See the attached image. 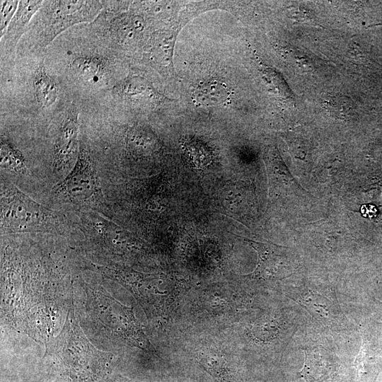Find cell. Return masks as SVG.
<instances>
[{"mask_svg":"<svg viewBox=\"0 0 382 382\" xmlns=\"http://www.w3.org/2000/svg\"><path fill=\"white\" fill-rule=\"evenodd\" d=\"M34 86L38 103L43 108L52 105L57 97V89L54 79L47 73L43 64L37 69Z\"/></svg>","mask_w":382,"mask_h":382,"instance_id":"obj_10","label":"cell"},{"mask_svg":"<svg viewBox=\"0 0 382 382\" xmlns=\"http://www.w3.org/2000/svg\"><path fill=\"white\" fill-rule=\"evenodd\" d=\"M18 4V1H1V37L4 35L6 26L15 15Z\"/></svg>","mask_w":382,"mask_h":382,"instance_id":"obj_14","label":"cell"},{"mask_svg":"<svg viewBox=\"0 0 382 382\" xmlns=\"http://www.w3.org/2000/svg\"><path fill=\"white\" fill-rule=\"evenodd\" d=\"M196 358L201 366L218 382H234V376L226 359L210 351H199Z\"/></svg>","mask_w":382,"mask_h":382,"instance_id":"obj_9","label":"cell"},{"mask_svg":"<svg viewBox=\"0 0 382 382\" xmlns=\"http://www.w3.org/2000/svg\"><path fill=\"white\" fill-rule=\"evenodd\" d=\"M354 364L357 371L358 382H374L376 375L374 374V370L371 369L373 365L370 364L369 350L366 348L364 342Z\"/></svg>","mask_w":382,"mask_h":382,"instance_id":"obj_13","label":"cell"},{"mask_svg":"<svg viewBox=\"0 0 382 382\" xmlns=\"http://www.w3.org/2000/svg\"><path fill=\"white\" fill-rule=\"evenodd\" d=\"M1 166L15 173H24L27 166L21 152L5 139L1 140Z\"/></svg>","mask_w":382,"mask_h":382,"instance_id":"obj_11","label":"cell"},{"mask_svg":"<svg viewBox=\"0 0 382 382\" xmlns=\"http://www.w3.org/2000/svg\"><path fill=\"white\" fill-rule=\"evenodd\" d=\"M248 242L257 251L258 260L255 269L250 274L251 277L273 279L289 274L290 265L288 260L276 245L250 240Z\"/></svg>","mask_w":382,"mask_h":382,"instance_id":"obj_6","label":"cell"},{"mask_svg":"<svg viewBox=\"0 0 382 382\" xmlns=\"http://www.w3.org/2000/svg\"><path fill=\"white\" fill-rule=\"evenodd\" d=\"M304 364L299 376L306 382H328L336 372V364L330 352L320 347L303 349Z\"/></svg>","mask_w":382,"mask_h":382,"instance_id":"obj_7","label":"cell"},{"mask_svg":"<svg viewBox=\"0 0 382 382\" xmlns=\"http://www.w3.org/2000/svg\"><path fill=\"white\" fill-rule=\"evenodd\" d=\"M78 134V110L73 105L66 113L54 142L53 164L61 176H66L76 162L80 147Z\"/></svg>","mask_w":382,"mask_h":382,"instance_id":"obj_5","label":"cell"},{"mask_svg":"<svg viewBox=\"0 0 382 382\" xmlns=\"http://www.w3.org/2000/svg\"><path fill=\"white\" fill-rule=\"evenodd\" d=\"M72 69L76 75L88 81L96 82L103 74V68L100 62L89 57L76 59L72 63Z\"/></svg>","mask_w":382,"mask_h":382,"instance_id":"obj_12","label":"cell"},{"mask_svg":"<svg viewBox=\"0 0 382 382\" xmlns=\"http://www.w3.org/2000/svg\"><path fill=\"white\" fill-rule=\"evenodd\" d=\"M1 226L8 232L50 231L59 218L52 210L33 200L13 185H2Z\"/></svg>","mask_w":382,"mask_h":382,"instance_id":"obj_2","label":"cell"},{"mask_svg":"<svg viewBox=\"0 0 382 382\" xmlns=\"http://www.w3.org/2000/svg\"><path fill=\"white\" fill-rule=\"evenodd\" d=\"M103 4L99 1H47L39 10L35 39L37 48L46 47L68 28L93 20Z\"/></svg>","mask_w":382,"mask_h":382,"instance_id":"obj_3","label":"cell"},{"mask_svg":"<svg viewBox=\"0 0 382 382\" xmlns=\"http://www.w3.org/2000/svg\"><path fill=\"white\" fill-rule=\"evenodd\" d=\"M42 1H20L17 11L3 35V46L7 52H13L33 15L42 6Z\"/></svg>","mask_w":382,"mask_h":382,"instance_id":"obj_8","label":"cell"},{"mask_svg":"<svg viewBox=\"0 0 382 382\" xmlns=\"http://www.w3.org/2000/svg\"><path fill=\"white\" fill-rule=\"evenodd\" d=\"M327 107L331 111L345 113L351 110V101L345 97H335L327 102Z\"/></svg>","mask_w":382,"mask_h":382,"instance_id":"obj_15","label":"cell"},{"mask_svg":"<svg viewBox=\"0 0 382 382\" xmlns=\"http://www.w3.org/2000/svg\"><path fill=\"white\" fill-rule=\"evenodd\" d=\"M55 192L76 204L93 199L99 184L93 162L83 142L80 141L76 162L71 171L54 187Z\"/></svg>","mask_w":382,"mask_h":382,"instance_id":"obj_4","label":"cell"},{"mask_svg":"<svg viewBox=\"0 0 382 382\" xmlns=\"http://www.w3.org/2000/svg\"><path fill=\"white\" fill-rule=\"evenodd\" d=\"M45 359L61 382H105L111 354L95 348L69 313L60 333L48 342Z\"/></svg>","mask_w":382,"mask_h":382,"instance_id":"obj_1","label":"cell"}]
</instances>
